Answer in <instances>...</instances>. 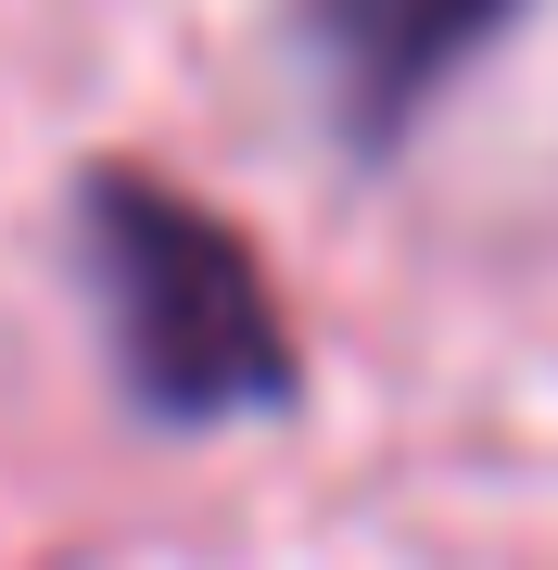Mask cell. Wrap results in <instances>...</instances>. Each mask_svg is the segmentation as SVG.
<instances>
[{
  "label": "cell",
  "mask_w": 558,
  "mask_h": 570,
  "mask_svg": "<svg viewBox=\"0 0 558 570\" xmlns=\"http://www.w3.org/2000/svg\"><path fill=\"white\" fill-rule=\"evenodd\" d=\"M520 0H292V39H305L317 115L355 165H393L419 140V115L508 39Z\"/></svg>",
  "instance_id": "cell-2"
},
{
  "label": "cell",
  "mask_w": 558,
  "mask_h": 570,
  "mask_svg": "<svg viewBox=\"0 0 558 570\" xmlns=\"http://www.w3.org/2000/svg\"><path fill=\"white\" fill-rule=\"evenodd\" d=\"M63 228H77L102 355L153 431H242L305 393V343H292L267 254L204 190H178L140 153H89L63 190Z\"/></svg>",
  "instance_id": "cell-1"
}]
</instances>
